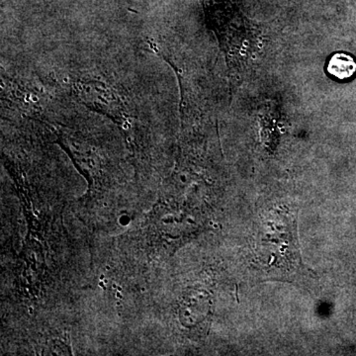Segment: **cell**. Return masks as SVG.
I'll return each instance as SVG.
<instances>
[{
    "mask_svg": "<svg viewBox=\"0 0 356 356\" xmlns=\"http://www.w3.org/2000/svg\"><path fill=\"white\" fill-rule=\"evenodd\" d=\"M327 72L331 76L339 81H346L355 76L356 72V62L355 58L348 54L337 53L330 60L327 64Z\"/></svg>",
    "mask_w": 356,
    "mask_h": 356,
    "instance_id": "1",
    "label": "cell"
}]
</instances>
